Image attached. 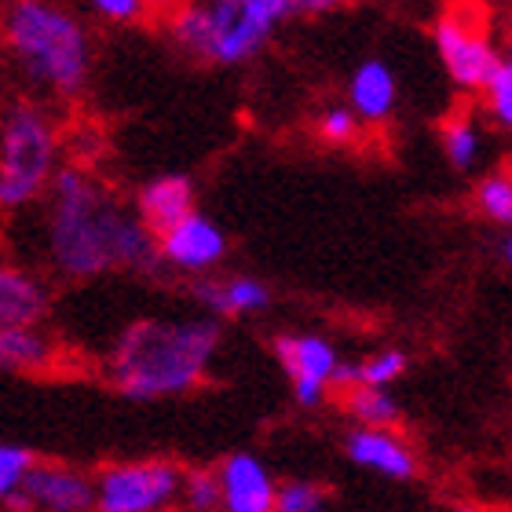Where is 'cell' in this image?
Segmentation results:
<instances>
[{"label":"cell","instance_id":"7","mask_svg":"<svg viewBox=\"0 0 512 512\" xmlns=\"http://www.w3.org/2000/svg\"><path fill=\"white\" fill-rule=\"evenodd\" d=\"M183 469L172 461H121L96 476L99 512H161L180 494Z\"/></svg>","mask_w":512,"mask_h":512},{"label":"cell","instance_id":"29","mask_svg":"<svg viewBox=\"0 0 512 512\" xmlns=\"http://www.w3.org/2000/svg\"><path fill=\"white\" fill-rule=\"evenodd\" d=\"M0 8H4V0H0Z\"/></svg>","mask_w":512,"mask_h":512},{"label":"cell","instance_id":"13","mask_svg":"<svg viewBox=\"0 0 512 512\" xmlns=\"http://www.w3.org/2000/svg\"><path fill=\"white\" fill-rule=\"evenodd\" d=\"M194 297L213 319H249V315H260V311L271 308V286L253 275H198Z\"/></svg>","mask_w":512,"mask_h":512},{"label":"cell","instance_id":"22","mask_svg":"<svg viewBox=\"0 0 512 512\" xmlns=\"http://www.w3.org/2000/svg\"><path fill=\"white\" fill-rule=\"evenodd\" d=\"M483 99H487V114H491L494 125L512 128V63L509 59H498L494 70L483 81Z\"/></svg>","mask_w":512,"mask_h":512},{"label":"cell","instance_id":"24","mask_svg":"<svg viewBox=\"0 0 512 512\" xmlns=\"http://www.w3.org/2000/svg\"><path fill=\"white\" fill-rule=\"evenodd\" d=\"M176 498L183 502V509H191V512L220 509V480H216V472H209V469L183 472L180 494H176Z\"/></svg>","mask_w":512,"mask_h":512},{"label":"cell","instance_id":"3","mask_svg":"<svg viewBox=\"0 0 512 512\" xmlns=\"http://www.w3.org/2000/svg\"><path fill=\"white\" fill-rule=\"evenodd\" d=\"M0 44L33 88L77 99L92 77V33L66 0H4Z\"/></svg>","mask_w":512,"mask_h":512},{"label":"cell","instance_id":"6","mask_svg":"<svg viewBox=\"0 0 512 512\" xmlns=\"http://www.w3.org/2000/svg\"><path fill=\"white\" fill-rule=\"evenodd\" d=\"M432 44H436V55L447 70L450 85L461 92H480L494 63L502 59L487 37L483 15L476 8H465V4H454L439 15L432 26Z\"/></svg>","mask_w":512,"mask_h":512},{"label":"cell","instance_id":"16","mask_svg":"<svg viewBox=\"0 0 512 512\" xmlns=\"http://www.w3.org/2000/svg\"><path fill=\"white\" fill-rule=\"evenodd\" d=\"M194 209V183L183 172H165L154 176L150 183H143L136 194V216L143 224L161 235L165 227H172L180 216H187Z\"/></svg>","mask_w":512,"mask_h":512},{"label":"cell","instance_id":"1","mask_svg":"<svg viewBox=\"0 0 512 512\" xmlns=\"http://www.w3.org/2000/svg\"><path fill=\"white\" fill-rule=\"evenodd\" d=\"M48 256L59 275L99 278L107 271L158 275V235L81 165H59L48 183Z\"/></svg>","mask_w":512,"mask_h":512},{"label":"cell","instance_id":"14","mask_svg":"<svg viewBox=\"0 0 512 512\" xmlns=\"http://www.w3.org/2000/svg\"><path fill=\"white\" fill-rule=\"evenodd\" d=\"M348 107L363 125H384L392 121L399 107V81L395 70L384 59H366L355 66L352 81H348Z\"/></svg>","mask_w":512,"mask_h":512},{"label":"cell","instance_id":"11","mask_svg":"<svg viewBox=\"0 0 512 512\" xmlns=\"http://www.w3.org/2000/svg\"><path fill=\"white\" fill-rule=\"evenodd\" d=\"M348 461L392 483H406L417 476L414 447H410L395 428L359 425L352 436H348Z\"/></svg>","mask_w":512,"mask_h":512},{"label":"cell","instance_id":"5","mask_svg":"<svg viewBox=\"0 0 512 512\" xmlns=\"http://www.w3.org/2000/svg\"><path fill=\"white\" fill-rule=\"evenodd\" d=\"M59 128L41 103L19 99L0 118V213H19L48 191L59 169Z\"/></svg>","mask_w":512,"mask_h":512},{"label":"cell","instance_id":"9","mask_svg":"<svg viewBox=\"0 0 512 512\" xmlns=\"http://www.w3.org/2000/svg\"><path fill=\"white\" fill-rule=\"evenodd\" d=\"M227 249H231V242H227L224 227L216 224L213 216L198 213V209L180 216L176 224L165 227L158 235L161 264L191 278L216 271V267L224 264Z\"/></svg>","mask_w":512,"mask_h":512},{"label":"cell","instance_id":"15","mask_svg":"<svg viewBox=\"0 0 512 512\" xmlns=\"http://www.w3.org/2000/svg\"><path fill=\"white\" fill-rule=\"evenodd\" d=\"M48 300L52 297L41 275L0 260V326H41Z\"/></svg>","mask_w":512,"mask_h":512},{"label":"cell","instance_id":"28","mask_svg":"<svg viewBox=\"0 0 512 512\" xmlns=\"http://www.w3.org/2000/svg\"><path fill=\"white\" fill-rule=\"evenodd\" d=\"M344 0H293V15H326L337 11Z\"/></svg>","mask_w":512,"mask_h":512},{"label":"cell","instance_id":"12","mask_svg":"<svg viewBox=\"0 0 512 512\" xmlns=\"http://www.w3.org/2000/svg\"><path fill=\"white\" fill-rule=\"evenodd\" d=\"M220 509L227 512H275V476L256 454H231L216 472Z\"/></svg>","mask_w":512,"mask_h":512},{"label":"cell","instance_id":"20","mask_svg":"<svg viewBox=\"0 0 512 512\" xmlns=\"http://www.w3.org/2000/svg\"><path fill=\"white\" fill-rule=\"evenodd\" d=\"M476 209L491 224L509 227L512 224V176L509 172H487L476 187Z\"/></svg>","mask_w":512,"mask_h":512},{"label":"cell","instance_id":"4","mask_svg":"<svg viewBox=\"0 0 512 512\" xmlns=\"http://www.w3.org/2000/svg\"><path fill=\"white\" fill-rule=\"evenodd\" d=\"M286 19H293V0H176L169 37L198 63L242 66Z\"/></svg>","mask_w":512,"mask_h":512},{"label":"cell","instance_id":"18","mask_svg":"<svg viewBox=\"0 0 512 512\" xmlns=\"http://www.w3.org/2000/svg\"><path fill=\"white\" fill-rule=\"evenodd\" d=\"M439 139H443V154H447V161L458 172L476 169V165L483 161V150H487L483 128L472 114H458V118H450L447 125H443V132H439Z\"/></svg>","mask_w":512,"mask_h":512},{"label":"cell","instance_id":"19","mask_svg":"<svg viewBox=\"0 0 512 512\" xmlns=\"http://www.w3.org/2000/svg\"><path fill=\"white\" fill-rule=\"evenodd\" d=\"M344 406L348 414L355 417V425H370V428H395L399 425V403L388 388H377V384H355L344 392Z\"/></svg>","mask_w":512,"mask_h":512},{"label":"cell","instance_id":"17","mask_svg":"<svg viewBox=\"0 0 512 512\" xmlns=\"http://www.w3.org/2000/svg\"><path fill=\"white\" fill-rule=\"evenodd\" d=\"M55 363L52 341L41 326H0V370L8 374H33Z\"/></svg>","mask_w":512,"mask_h":512},{"label":"cell","instance_id":"10","mask_svg":"<svg viewBox=\"0 0 512 512\" xmlns=\"http://www.w3.org/2000/svg\"><path fill=\"white\" fill-rule=\"evenodd\" d=\"M11 505L37 512H92L96 509V480L74 465L33 461L19 487V498Z\"/></svg>","mask_w":512,"mask_h":512},{"label":"cell","instance_id":"27","mask_svg":"<svg viewBox=\"0 0 512 512\" xmlns=\"http://www.w3.org/2000/svg\"><path fill=\"white\" fill-rule=\"evenodd\" d=\"M85 4L92 8V15H99V19H107V22H118V26L139 22L150 8V0H85Z\"/></svg>","mask_w":512,"mask_h":512},{"label":"cell","instance_id":"8","mask_svg":"<svg viewBox=\"0 0 512 512\" xmlns=\"http://www.w3.org/2000/svg\"><path fill=\"white\" fill-rule=\"evenodd\" d=\"M275 355L286 370L297 406L315 410V406L326 403V395L333 392L337 363H341V352L326 337H319V333H286L275 341Z\"/></svg>","mask_w":512,"mask_h":512},{"label":"cell","instance_id":"2","mask_svg":"<svg viewBox=\"0 0 512 512\" xmlns=\"http://www.w3.org/2000/svg\"><path fill=\"white\" fill-rule=\"evenodd\" d=\"M220 352V322L205 319H143L132 322L107 355L114 392L132 403L187 395L205 381Z\"/></svg>","mask_w":512,"mask_h":512},{"label":"cell","instance_id":"23","mask_svg":"<svg viewBox=\"0 0 512 512\" xmlns=\"http://www.w3.org/2000/svg\"><path fill=\"white\" fill-rule=\"evenodd\" d=\"M315 132L330 147H352L355 139L363 136V121L355 118V110L348 103H337V107L322 110L319 121H315Z\"/></svg>","mask_w":512,"mask_h":512},{"label":"cell","instance_id":"25","mask_svg":"<svg viewBox=\"0 0 512 512\" xmlns=\"http://www.w3.org/2000/svg\"><path fill=\"white\" fill-rule=\"evenodd\" d=\"M330 502L326 487L311 480H289L275 487V512H322Z\"/></svg>","mask_w":512,"mask_h":512},{"label":"cell","instance_id":"21","mask_svg":"<svg viewBox=\"0 0 512 512\" xmlns=\"http://www.w3.org/2000/svg\"><path fill=\"white\" fill-rule=\"evenodd\" d=\"M406 374V355L399 348H384L352 363V388L355 384H377V388H392Z\"/></svg>","mask_w":512,"mask_h":512},{"label":"cell","instance_id":"26","mask_svg":"<svg viewBox=\"0 0 512 512\" xmlns=\"http://www.w3.org/2000/svg\"><path fill=\"white\" fill-rule=\"evenodd\" d=\"M33 465V454L15 443H0V505H11L19 498V487Z\"/></svg>","mask_w":512,"mask_h":512}]
</instances>
